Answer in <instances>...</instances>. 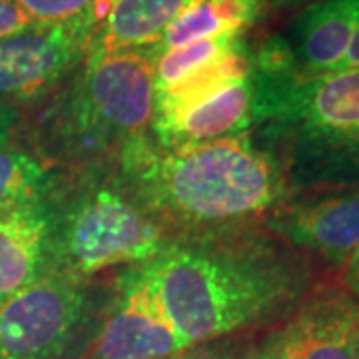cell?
Returning a JSON list of instances; mask_svg holds the SVG:
<instances>
[{
	"label": "cell",
	"mask_w": 359,
	"mask_h": 359,
	"mask_svg": "<svg viewBox=\"0 0 359 359\" xmlns=\"http://www.w3.org/2000/svg\"><path fill=\"white\" fill-rule=\"evenodd\" d=\"M349 68H359V25L355 28V34H353V40L349 44V50L346 54V60L339 70H349ZM337 70V72H339Z\"/></svg>",
	"instance_id": "cell-23"
},
{
	"label": "cell",
	"mask_w": 359,
	"mask_h": 359,
	"mask_svg": "<svg viewBox=\"0 0 359 359\" xmlns=\"http://www.w3.org/2000/svg\"><path fill=\"white\" fill-rule=\"evenodd\" d=\"M176 238L118 184L94 186L52 222V271L84 280L114 266H142Z\"/></svg>",
	"instance_id": "cell-3"
},
{
	"label": "cell",
	"mask_w": 359,
	"mask_h": 359,
	"mask_svg": "<svg viewBox=\"0 0 359 359\" xmlns=\"http://www.w3.org/2000/svg\"><path fill=\"white\" fill-rule=\"evenodd\" d=\"M242 42V36H219L198 40L162 52L154 60V92L170 88L180 78L188 76L196 70L224 58L226 54L236 50Z\"/></svg>",
	"instance_id": "cell-17"
},
{
	"label": "cell",
	"mask_w": 359,
	"mask_h": 359,
	"mask_svg": "<svg viewBox=\"0 0 359 359\" xmlns=\"http://www.w3.org/2000/svg\"><path fill=\"white\" fill-rule=\"evenodd\" d=\"M190 347L134 266L122 276L114 308L80 359H164Z\"/></svg>",
	"instance_id": "cell-8"
},
{
	"label": "cell",
	"mask_w": 359,
	"mask_h": 359,
	"mask_svg": "<svg viewBox=\"0 0 359 359\" xmlns=\"http://www.w3.org/2000/svg\"><path fill=\"white\" fill-rule=\"evenodd\" d=\"M256 359H359V299L344 287L321 290Z\"/></svg>",
	"instance_id": "cell-9"
},
{
	"label": "cell",
	"mask_w": 359,
	"mask_h": 359,
	"mask_svg": "<svg viewBox=\"0 0 359 359\" xmlns=\"http://www.w3.org/2000/svg\"><path fill=\"white\" fill-rule=\"evenodd\" d=\"M48 188V174L36 158L0 144V212L44 202Z\"/></svg>",
	"instance_id": "cell-16"
},
{
	"label": "cell",
	"mask_w": 359,
	"mask_h": 359,
	"mask_svg": "<svg viewBox=\"0 0 359 359\" xmlns=\"http://www.w3.org/2000/svg\"><path fill=\"white\" fill-rule=\"evenodd\" d=\"M257 84L254 68L248 76L178 114L152 120L154 136L164 148L219 140L244 134L257 118Z\"/></svg>",
	"instance_id": "cell-11"
},
{
	"label": "cell",
	"mask_w": 359,
	"mask_h": 359,
	"mask_svg": "<svg viewBox=\"0 0 359 359\" xmlns=\"http://www.w3.org/2000/svg\"><path fill=\"white\" fill-rule=\"evenodd\" d=\"M194 0H102L88 54L148 48Z\"/></svg>",
	"instance_id": "cell-14"
},
{
	"label": "cell",
	"mask_w": 359,
	"mask_h": 359,
	"mask_svg": "<svg viewBox=\"0 0 359 359\" xmlns=\"http://www.w3.org/2000/svg\"><path fill=\"white\" fill-rule=\"evenodd\" d=\"M96 16L30 25L0 39V104L28 102L62 82L86 60Z\"/></svg>",
	"instance_id": "cell-7"
},
{
	"label": "cell",
	"mask_w": 359,
	"mask_h": 359,
	"mask_svg": "<svg viewBox=\"0 0 359 359\" xmlns=\"http://www.w3.org/2000/svg\"><path fill=\"white\" fill-rule=\"evenodd\" d=\"M292 2H295V0H264V4H273V6H285Z\"/></svg>",
	"instance_id": "cell-24"
},
{
	"label": "cell",
	"mask_w": 359,
	"mask_h": 359,
	"mask_svg": "<svg viewBox=\"0 0 359 359\" xmlns=\"http://www.w3.org/2000/svg\"><path fill=\"white\" fill-rule=\"evenodd\" d=\"M254 76L257 118L282 130L306 156L359 166V68L308 80Z\"/></svg>",
	"instance_id": "cell-4"
},
{
	"label": "cell",
	"mask_w": 359,
	"mask_h": 359,
	"mask_svg": "<svg viewBox=\"0 0 359 359\" xmlns=\"http://www.w3.org/2000/svg\"><path fill=\"white\" fill-rule=\"evenodd\" d=\"M269 230L294 248L344 264L359 245V190L283 208Z\"/></svg>",
	"instance_id": "cell-10"
},
{
	"label": "cell",
	"mask_w": 359,
	"mask_h": 359,
	"mask_svg": "<svg viewBox=\"0 0 359 359\" xmlns=\"http://www.w3.org/2000/svg\"><path fill=\"white\" fill-rule=\"evenodd\" d=\"M154 120V58L144 48L86 54L70 96L68 128L82 150L122 148Z\"/></svg>",
	"instance_id": "cell-5"
},
{
	"label": "cell",
	"mask_w": 359,
	"mask_h": 359,
	"mask_svg": "<svg viewBox=\"0 0 359 359\" xmlns=\"http://www.w3.org/2000/svg\"><path fill=\"white\" fill-rule=\"evenodd\" d=\"M164 359H231L228 358L226 353H218V351H210V349H196V351H190V349H184L176 355H170V358Z\"/></svg>",
	"instance_id": "cell-22"
},
{
	"label": "cell",
	"mask_w": 359,
	"mask_h": 359,
	"mask_svg": "<svg viewBox=\"0 0 359 359\" xmlns=\"http://www.w3.org/2000/svg\"><path fill=\"white\" fill-rule=\"evenodd\" d=\"M86 309L84 280L44 271L0 299V359H60Z\"/></svg>",
	"instance_id": "cell-6"
},
{
	"label": "cell",
	"mask_w": 359,
	"mask_h": 359,
	"mask_svg": "<svg viewBox=\"0 0 359 359\" xmlns=\"http://www.w3.org/2000/svg\"><path fill=\"white\" fill-rule=\"evenodd\" d=\"M136 268L188 346L269 320L308 287L306 266L287 248L245 228L176 238Z\"/></svg>",
	"instance_id": "cell-1"
},
{
	"label": "cell",
	"mask_w": 359,
	"mask_h": 359,
	"mask_svg": "<svg viewBox=\"0 0 359 359\" xmlns=\"http://www.w3.org/2000/svg\"><path fill=\"white\" fill-rule=\"evenodd\" d=\"M32 25H58L94 14L102 0H14Z\"/></svg>",
	"instance_id": "cell-18"
},
{
	"label": "cell",
	"mask_w": 359,
	"mask_h": 359,
	"mask_svg": "<svg viewBox=\"0 0 359 359\" xmlns=\"http://www.w3.org/2000/svg\"><path fill=\"white\" fill-rule=\"evenodd\" d=\"M264 13V0H194L166 26L156 44L144 48L152 58L190 42L242 36Z\"/></svg>",
	"instance_id": "cell-15"
},
{
	"label": "cell",
	"mask_w": 359,
	"mask_h": 359,
	"mask_svg": "<svg viewBox=\"0 0 359 359\" xmlns=\"http://www.w3.org/2000/svg\"><path fill=\"white\" fill-rule=\"evenodd\" d=\"M118 186L174 238L244 230L285 192L278 162L245 134L178 148L140 136L120 148Z\"/></svg>",
	"instance_id": "cell-2"
},
{
	"label": "cell",
	"mask_w": 359,
	"mask_h": 359,
	"mask_svg": "<svg viewBox=\"0 0 359 359\" xmlns=\"http://www.w3.org/2000/svg\"><path fill=\"white\" fill-rule=\"evenodd\" d=\"M14 120H16V112H14L13 106L0 104V144H6V140H8Z\"/></svg>",
	"instance_id": "cell-21"
},
{
	"label": "cell",
	"mask_w": 359,
	"mask_h": 359,
	"mask_svg": "<svg viewBox=\"0 0 359 359\" xmlns=\"http://www.w3.org/2000/svg\"><path fill=\"white\" fill-rule=\"evenodd\" d=\"M30 25L32 22L26 18V14L14 0H0V39Z\"/></svg>",
	"instance_id": "cell-19"
},
{
	"label": "cell",
	"mask_w": 359,
	"mask_h": 359,
	"mask_svg": "<svg viewBox=\"0 0 359 359\" xmlns=\"http://www.w3.org/2000/svg\"><path fill=\"white\" fill-rule=\"evenodd\" d=\"M52 222V210L44 202L0 212V299L44 273Z\"/></svg>",
	"instance_id": "cell-13"
},
{
	"label": "cell",
	"mask_w": 359,
	"mask_h": 359,
	"mask_svg": "<svg viewBox=\"0 0 359 359\" xmlns=\"http://www.w3.org/2000/svg\"><path fill=\"white\" fill-rule=\"evenodd\" d=\"M344 266V285L349 294L359 299V245L347 256Z\"/></svg>",
	"instance_id": "cell-20"
},
{
	"label": "cell",
	"mask_w": 359,
	"mask_h": 359,
	"mask_svg": "<svg viewBox=\"0 0 359 359\" xmlns=\"http://www.w3.org/2000/svg\"><path fill=\"white\" fill-rule=\"evenodd\" d=\"M359 25V0H318L297 16L294 26L295 80L337 72Z\"/></svg>",
	"instance_id": "cell-12"
}]
</instances>
